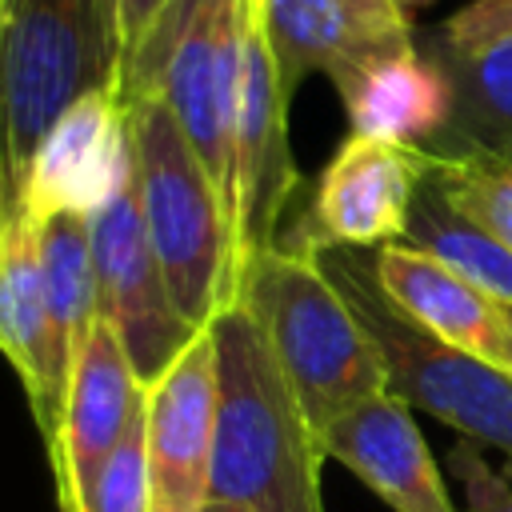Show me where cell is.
<instances>
[{
    "mask_svg": "<svg viewBox=\"0 0 512 512\" xmlns=\"http://www.w3.org/2000/svg\"><path fill=\"white\" fill-rule=\"evenodd\" d=\"M400 4H404V8H408V12H416V8H428V4H432V0H400Z\"/></svg>",
    "mask_w": 512,
    "mask_h": 512,
    "instance_id": "obj_28",
    "label": "cell"
},
{
    "mask_svg": "<svg viewBox=\"0 0 512 512\" xmlns=\"http://www.w3.org/2000/svg\"><path fill=\"white\" fill-rule=\"evenodd\" d=\"M244 4H248V8H252V4H256V0H244Z\"/></svg>",
    "mask_w": 512,
    "mask_h": 512,
    "instance_id": "obj_29",
    "label": "cell"
},
{
    "mask_svg": "<svg viewBox=\"0 0 512 512\" xmlns=\"http://www.w3.org/2000/svg\"><path fill=\"white\" fill-rule=\"evenodd\" d=\"M368 268L380 284V292L420 328L432 336L488 360L492 368L508 372V328H504V308L488 300L476 284H468L456 268H448L440 256L392 240L368 256ZM512 376V372H508Z\"/></svg>",
    "mask_w": 512,
    "mask_h": 512,
    "instance_id": "obj_14",
    "label": "cell"
},
{
    "mask_svg": "<svg viewBox=\"0 0 512 512\" xmlns=\"http://www.w3.org/2000/svg\"><path fill=\"white\" fill-rule=\"evenodd\" d=\"M132 164V112L116 88L80 96L44 136L16 204L36 220L92 216Z\"/></svg>",
    "mask_w": 512,
    "mask_h": 512,
    "instance_id": "obj_11",
    "label": "cell"
},
{
    "mask_svg": "<svg viewBox=\"0 0 512 512\" xmlns=\"http://www.w3.org/2000/svg\"><path fill=\"white\" fill-rule=\"evenodd\" d=\"M428 168L432 152L420 144L348 132L316 180L304 224L288 240L348 252H376L404 240Z\"/></svg>",
    "mask_w": 512,
    "mask_h": 512,
    "instance_id": "obj_9",
    "label": "cell"
},
{
    "mask_svg": "<svg viewBox=\"0 0 512 512\" xmlns=\"http://www.w3.org/2000/svg\"><path fill=\"white\" fill-rule=\"evenodd\" d=\"M504 328H508V356H512V308H504ZM508 372H512V364H508Z\"/></svg>",
    "mask_w": 512,
    "mask_h": 512,
    "instance_id": "obj_27",
    "label": "cell"
},
{
    "mask_svg": "<svg viewBox=\"0 0 512 512\" xmlns=\"http://www.w3.org/2000/svg\"><path fill=\"white\" fill-rule=\"evenodd\" d=\"M92 232V264H96V288H100V316L120 336L136 380L148 388L156 384L184 348L200 336L172 304L164 272L156 264L144 212H140V188H136V152L116 184V192L88 216Z\"/></svg>",
    "mask_w": 512,
    "mask_h": 512,
    "instance_id": "obj_7",
    "label": "cell"
},
{
    "mask_svg": "<svg viewBox=\"0 0 512 512\" xmlns=\"http://www.w3.org/2000/svg\"><path fill=\"white\" fill-rule=\"evenodd\" d=\"M328 460L360 476L392 512H460L400 396H380L324 432Z\"/></svg>",
    "mask_w": 512,
    "mask_h": 512,
    "instance_id": "obj_15",
    "label": "cell"
},
{
    "mask_svg": "<svg viewBox=\"0 0 512 512\" xmlns=\"http://www.w3.org/2000/svg\"><path fill=\"white\" fill-rule=\"evenodd\" d=\"M448 464L464 488V512H512V480L484 460L476 440H460Z\"/></svg>",
    "mask_w": 512,
    "mask_h": 512,
    "instance_id": "obj_23",
    "label": "cell"
},
{
    "mask_svg": "<svg viewBox=\"0 0 512 512\" xmlns=\"http://www.w3.org/2000/svg\"><path fill=\"white\" fill-rule=\"evenodd\" d=\"M8 208H12V196H8V168H4V140H0V220Z\"/></svg>",
    "mask_w": 512,
    "mask_h": 512,
    "instance_id": "obj_25",
    "label": "cell"
},
{
    "mask_svg": "<svg viewBox=\"0 0 512 512\" xmlns=\"http://www.w3.org/2000/svg\"><path fill=\"white\" fill-rule=\"evenodd\" d=\"M40 260L48 312L64 352L76 360L92 324L100 320V288L92 264V232L88 216H52L40 224Z\"/></svg>",
    "mask_w": 512,
    "mask_h": 512,
    "instance_id": "obj_19",
    "label": "cell"
},
{
    "mask_svg": "<svg viewBox=\"0 0 512 512\" xmlns=\"http://www.w3.org/2000/svg\"><path fill=\"white\" fill-rule=\"evenodd\" d=\"M244 0H172L120 80L124 104L156 96L228 200Z\"/></svg>",
    "mask_w": 512,
    "mask_h": 512,
    "instance_id": "obj_6",
    "label": "cell"
},
{
    "mask_svg": "<svg viewBox=\"0 0 512 512\" xmlns=\"http://www.w3.org/2000/svg\"><path fill=\"white\" fill-rule=\"evenodd\" d=\"M288 92L280 84L260 16L244 4V52H240V96L232 124V176L228 212L236 240V272L280 244V216L296 192V164L288 148Z\"/></svg>",
    "mask_w": 512,
    "mask_h": 512,
    "instance_id": "obj_8",
    "label": "cell"
},
{
    "mask_svg": "<svg viewBox=\"0 0 512 512\" xmlns=\"http://www.w3.org/2000/svg\"><path fill=\"white\" fill-rule=\"evenodd\" d=\"M428 180L444 192V200L476 220L484 232L512 248V156L492 152H432Z\"/></svg>",
    "mask_w": 512,
    "mask_h": 512,
    "instance_id": "obj_20",
    "label": "cell"
},
{
    "mask_svg": "<svg viewBox=\"0 0 512 512\" xmlns=\"http://www.w3.org/2000/svg\"><path fill=\"white\" fill-rule=\"evenodd\" d=\"M0 352L16 368L44 444L56 440L72 356L64 352L44 288L40 224L12 204L0 220Z\"/></svg>",
    "mask_w": 512,
    "mask_h": 512,
    "instance_id": "obj_13",
    "label": "cell"
},
{
    "mask_svg": "<svg viewBox=\"0 0 512 512\" xmlns=\"http://www.w3.org/2000/svg\"><path fill=\"white\" fill-rule=\"evenodd\" d=\"M240 300L256 316L320 444L336 420L392 392L388 368L324 268L320 248L272 244L244 268Z\"/></svg>",
    "mask_w": 512,
    "mask_h": 512,
    "instance_id": "obj_2",
    "label": "cell"
},
{
    "mask_svg": "<svg viewBox=\"0 0 512 512\" xmlns=\"http://www.w3.org/2000/svg\"><path fill=\"white\" fill-rule=\"evenodd\" d=\"M428 52L452 84V116L444 132L420 148L440 156H512V40L484 48H444L440 40H428Z\"/></svg>",
    "mask_w": 512,
    "mask_h": 512,
    "instance_id": "obj_17",
    "label": "cell"
},
{
    "mask_svg": "<svg viewBox=\"0 0 512 512\" xmlns=\"http://www.w3.org/2000/svg\"><path fill=\"white\" fill-rule=\"evenodd\" d=\"M144 392L148 388L136 380L120 336L100 316L84 348L72 360L60 428H56V440L48 444L52 468H56L60 512H80L108 456L116 452L128 424L144 408Z\"/></svg>",
    "mask_w": 512,
    "mask_h": 512,
    "instance_id": "obj_12",
    "label": "cell"
},
{
    "mask_svg": "<svg viewBox=\"0 0 512 512\" xmlns=\"http://www.w3.org/2000/svg\"><path fill=\"white\" fill-rule=\"evenodd\" d=\"M432 40H440L444 48H484L496 40H512V0H472L456 8Z\"/></svg>",
    "mask_w": 512,
    "mask_h": 512,
    "instance_id": "obj_24",
    "label": "cell"
},
{
    "mask_svg": "<svg viewBox=\"0 0 512 512\" xmlns=\"http://www.w3.org/2000/svg\"><path fill=\"white\" fill-rule=\"evenodd\" d=\"M0 12H4V0H0Z\"/></svg>",
    "mask_w": 512,
    "mask_h": 512,
    "instance_id": "obj_30",
    "label": "cell"
},
{
    "mask_svg": "<svg viewBox=\"0 0 512 512\" xmlns=\"http://www.w3.org/2000/svg\"><path fill=\"white\" fill-rule=\"evenodd\" d=\"M208 336L216 364L212 500L244 512H324L328 452L248 304L224 308Z\"/></svg>",
    "mask_w": 512,
    "mask_h": 512,
    "instance_id": "obj_1",
    "label": "cell"
},
{
    "mask_svg": "<svg viewBox=\"0 0 512 512\" xmlns=\"http://www.w3.org/2000/svg\"><path fill=\"white\" fill-rule=\"evenodd\" d=\"M148 396V392H144ZM80 512H148V460H144V408L108 456Z\"/></svg>",
    "mask_w": 512,
    "mask_h": 512,
    "instance_id": "obj_21",
    "label": "cell"
},
{
    "mask_svg": "<svg viewBox=\"0 0 512 512\" xmlns=\"http://www.w3.org/2000/svg\"><path fill=\"white\" fill-rule=\"evenodd\" d=\"M356 136L428 144L452 116V84L428 48L372 60L332 84Z\"/></svg>",
    "mask_w": 512,
    "mask_h": 512,
    "instance_id": "obj_16",
    "label": "cell"
},
{
    "mask_svg": "<svg viewBox=\"0 0 512 512\" xmlns=\"http://www.w3.org/2000/svg\"><path fill=\"white\" fill-rule=\"evenodd\" d=\"M204 512H244V508H236V504H220V500H208V508Z\"/></svg>",
    "mask_w": 512,
    "mask_h": 512,
    "instance_id": "obj_26",
    "label": "cell"
},
{
    "mask_svg": "<svg viewBox=\"0 0 512 512\" xmlns=\"http://www.w3.org/2000/svg\"><path fill=\"white\" fill-rule=\"evenodd\" d=\"M128 112L140 212L156 264L176 312L196 332H208V324L240 300L228 200L156 96L132 100Z\"/></svg>",
    "mask_w": 512,
    "mask_h": 512,
    "instance_id": "obj_3",
    "label": "cell"
},
{
    "mask_svg": "<svg viewBox=\"0 0 512 512\" xmlns=\"http://www.w3.org/2000/svg\"><path fill=\"white\" fill-rule=\"evenodd\" d=\"M404 240L440 256L448 268H456L468 284H476L500 308H512V248L492 232H484L464 212H456L428 176L416 192Z\"/></svg>",
    "mask_w": 512,
    "mask_h": 512,
    "instance_id": "obj_18",
    "label": "cell"
},
{
    "mask_svg": "<svg viewBox=\"0 0 512 512\" xmlns=\"http://www.w3.org/2000/svg\"><path fill=\"white\" fill-rule=\"evenodd\" d=\"M320 260L368 328L388 368L392 396H400L408 408L432 412L464 440L512 456V376L408 320L380 292L364 252L320 248Z\"/></svg>",
    "mask_w": 512,
    "mask_h": 512,
    "instance_id": "obj_5",
    "label": "cell"
},
{
    "mask_svg": "<svg viewBox=\"0 0 512 512\" xmlns=\"http://www.w3.org/2000/svg\"><path fill=\"white\" fill-rule=\"evenodd\" d=\"M168 4L172 0H100L112 56H116V92H120V80L128 76V68L136 64V56L144 52L152 28L168 12Z\"/></svg>",
    "mask_w": 512,
    "mask_h": 512,
    "instance_id": "obj_22",
    "label": "cell"
},
{
    "mask_svg": "<svg viewBox=\"0 0 512 512\" xmlns=\"http://www.w3.org/2000/svg\"><path fill=\"white\" fill-rule=\"evenodd\" d=\"M212 424H216V364H212V336L200 332L184 348V356L156 384H148L144 396L148 512L208 508Z\"/></svg>",
    "mask_w": 512,
    "mask_h": 512,
    "instance_id": "obj_10",
    "label": "cell"
},
{
    "mask_svg": "<svg viewBox=\"0 0 512 512\" xmlns=\"http://www.w3.org/2000/svg\"><path fill=\"white\" fill-rule=\"evenodd\" d=\"M100 88H116V56L100 0H4L0 140L12 204L48 128L80 96Z\"/></svg>",
    "mask_w": 512,
    "mask_h": 512,
    "instance_id": "obj_4",
    "label": "cell"
}]
</instances>
